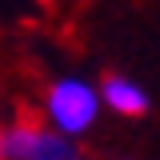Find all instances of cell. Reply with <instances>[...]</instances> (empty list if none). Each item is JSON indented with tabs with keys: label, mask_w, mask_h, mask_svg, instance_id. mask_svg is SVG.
Wrapping results in <instances>:
<instances>
[{
	"label": "cell",
	"mask_w": 160,
	"mask_h": 160,
	"mask_svg": "<svg viewBox=\"0 0 160 160\" xmlns=\"http://www.w3.org/2000/svg\"><path fill=\"white\" fill-rule=\"evenodd\" d=\"M40 116L56 128L60 136H84L100 116V92L92 84H84L76 76H60L56 84H48L44 92V112Z\"/></svg>",
	"instance_id": "obj_1"
},
{
	"label": "cell",
	"mask_w": 160,
	"mask_h": 160,
	"mask_svg": "<svg viewBox=\"0 0 160 160\" xmlns=\"http://www.w3.org/2000/svg\"><path fill=\"white\" fill-rule=\"evenodd\" d=\"M0 136L8 160H80L76 144H68V136H60L40 112H20L8 128H0Z\"/></svg>",
	"instance_id": "obj_2"
},
{
	"label": "cell",
	"mask_w": 160,
	"mask_h": 160,
	"mask_svg": "<svg viewBox=\"0 0 160 160\" xmlns=\"http://www.w3.org/2000/svg\"><path fill=\"white\" fill-rule=\"evenodd\" d=\"M100 104H108L120 116H144L148 112L144 88H136L128 76H104V84H100Z\"/></svg>",
	"instance_id": "obj_3"
},
{
	"label": "cell",
	"mask_w": 160,
	"mask_h": 160,
	"mask_svg": "<svg viewBox=\"0 0 160 160\" xmlns=\"http://www.w3.org/2000/svg\"><path fill=\"white\" fill-rule=\"evenodd\" d=\"M0 160H8V156H4V136H0Z\"/></svg>",
	"instance_id": "obj_4"
}]
</instances>
